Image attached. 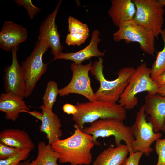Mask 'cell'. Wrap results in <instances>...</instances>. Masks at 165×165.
I'll return each instance as SVG.
<instances>
[{
  "label": "cell",
  "mask_w": 165,
  "mask_h": 165,
  "mask_svg": "<svg viewBox=\"0 0 165 165\" xmlns=\"http://www.w3.org/2000/svg\"><path fill=\"white\" fill-rule=\"evenodd\" d=\"M27 29L11 21H6L0 32V48L7 52L25 41L28 37Z\"/></svg>",
  "instance_id": "cell-13"
},
{
  "label": "cell",
  "mask_w": 165,
  "mask_h": 165,
  "mask_svg": "<svg viewBox=\"0 0 165 165\" xmlns=\"http://www.w3.org/2000/svg\"><path fill=\"white\" fill-rule=\"evenodd\" d=\"M82 130L92 136L95 145H101L97 141L98 138L113 136L116 146L124 141L129 148V154L134 152L132 144L134 138L131 132L130 127L125 125L123 121L114 118L100 119L91 123L89 126L84 127Z\"/></svg>",
  "instance_id": "cell-5"
},
{
  "label": "cell",
  "mask_w": 165,
  "mask_h": 165,
  "mask_svg": "<svg viewBox=\"0 0 165 165\" xmlns=\"http://www.w3.org/2000/svg\"><path fill=\"white\" fill-rule=\"evenodd\" d=\"M31 162L29 160H27L22 162H21L19 165H30Z\"/></svg>",
  "instance_id": "cell-35"
},
{
  "label": "cell",
  "mask_w": 165,
  "mask_h": 165,
  "mask_svg": "<svg viewBox=\"0 0 165 165\" xmlns=\"http://www.w3.org/2000/svg\"><path fill=\"white\" fill-rule=\"evenodd\" d=\"M99 31L97 29L94 30L92 33L91 39L89 44L82 49L73 53H64L61 52L54 56L52 61L58 59L70 60L78 64L92 57H100L105 55V51H100L98 45L101 39L99 37Z\"/></svg>",
  "instance_id": "cell-14"
},
{
  "label": "cell",
  "mask_w": 165,
  "mask_h": 165,
  "mask_svg": "<svg viewBox=\"0 0 165 165\" xmlns=\"http://www.w3.org/2000/svg\"><path fill=\"white\" fill-rule=\"evenodd\" d=\"M75 105L77 112L72 116V120L81 130L86 123L106 118L123 121L127 116L126 110L115 102L96 101L78 103Z\"/></svg>",
  "instance_id": "cell-3"
},
{
  "label": "cell",
  "mask_w": 165,
  "mask_h": 165,
  "mask_svg": "<svg viewBox=\"0 0 165 165\" xmlns=\"http://www.w3.org/2000/svg\"><path fill=\"white\" fill-rule=\"evenodd\" d=\"M62 109L64 113L68 115H72V116L76 114L77 112L75 105L68 103L64 105Z\"/></svg>",
  "instance_id": "cell-31"
},
{
  "label": "cell",
  "mask_w": 165,
  "mask_h": 165,
  "mask_svg": "<svg viewBox=\"0 0 165 165\" xmlns=\"http://www.w3.org/2000/svg\"><path fill=\"white\" fill-rule=\"evenodd\" d=\"M129 153L126 145L111 146L101 152L93 162V165H122Z\"/></svg>",
  "instance_id": "cell-20"
},
{
  "label": "cell",
  "mask_w": 165,
  "mask_h": 165,
  "mask_svg": "<svg viewBox=\"0 0 165 165\" xmlns=\"http://www.w3.org/2000/svg\"><path fill=\"white\" fill-rule=\"evenodd\" d=\"M43 116L39 127L41 132L45 133L48 140V144L51 145L60 139L63 135L61 128V124L58 116L42 105L39 107Z\"/></svg>",
  "instance_id": "cell-16"
},
{
  "label": "cell",
  "mask_w": 165,
  "mask_h": 165,
  "mask_svg": "<svg viewBox=\"0 0 165 165\" xmlns=\"http://www.w3.org/2000/svg\"><path fill=\"white\" fill-rule=\"evenodd\" d=\"M103 59L99 57L98 61L94 62L90 71L100 83L98 89L94 93L95 99L97 101L116 103L128 85L135 68L133 67L123 68L118 71L117 79L108 80L103 74Z\"/></svg>",
  "instance_id": "cell-2"
},
{
  "label": "cell",
  "mask_w": 165,
  "mask_h": 165,
  "mask_svg": "<svg viewBox=\"0 0 165 165\" xmlns=\"http://www.w3.org/2000/svg\"><path fill=\"white\" fill-rule=\"evenodd\" d=\"M89 35V33H69L66 36L65 43L68 46H79L85 42Z\"/></svg>",
  "instance_id": "cell-26"
},
{
  "label": "cell",
  "mask_w": 165,
  "mask_h": 165,
  "mask_svg": "<svg viewBox=\"0 0 165 165\" xmlns=\"http://www.w3.org/2000/svg\"><path fill=\"white\" fill-rule=\"evenodd\" d=\"M0 143L20 149L33 150L35 145L28 134L19 129H8L0 133Z\"/></svg>",
  "instance_id": "cell-19"
},
{
  "label": "cell",
  "mask_w": 165,
  "mask_h": 165,
  "mask_svg": "<svg viewBox=\"0 0 165 165\" xmlns=\"http://www.w3.org/2000/svg\"><path fill=\"white\" fill-rule=\"evenodd\" d=\"M164 43L163 49L157 52L156 60L151 68L150 76L154 80L157 76L165 71V28L161 34Z\"/></svg>",
  "instance_id": "cell-22"
},
{
  "label": "cell",
  "mask_w": 165,
  "mask_h": 165,
  "mask_svg": "<svg viewBox=\"0 0 165 165\" xmlns=\"http://www.w3.org/2000/svg\"><path fill=\"white\" fill-rule=\"evenodd\" d=\"M22 112L28 113L41 121L42 120L43 116L42 112L41 113L35 111H30L26 110H24L22 111Z\"/></svg>",
  "instance_id": "cell-33"
},
{
  "label": "cell",
  "mask_w": 165,
  "mask_h": 165,
  "mask_svg": "<svg viewBox=\"0 0 165 165\" xmlns=\"http://www.w3.org/2000/svg\"><path fill=\"white\" fill-rule=\"evenodd\" d=\"M136 9L133 19L137 24L151 30L158 38L164 23V6L158 0H132Z\"/></svg>",
  "instance_id": "cell-6"
},
{
  "label": "cell",
  "mask_w": 165,
  "mask_h": 165,
  "mask_svg": "<svg viewBox=\"0 0 165 165\" xmlns=\"http://www.w3.org/2000/svg\"><path fill=\"white\" fill-rule=\"evenodd\" d=\"M155 150L158 156L155 165H165V139H159L155 141Z\"/></svg>",
  "instance_id": "cell-28"
},
{
  "label": "cell",
  "mask_w": 165,
  "mask_h": 165,
  "mask_svg": "<svg viewBox=\"0 0 165 165\" xmlns=\"http://www.w3.org/2000/svg\"><path fill=\"white\" fill-rule=\"evenodd\" d=\"M58 158V154L52 149L51 145L41 141L38 144L37 157L30 165H59L57 162Z\"/></svg>",
  "instance_id": "cell-21"
},
{
  "label": "cell",
  "mask_w": 165,
  "mask_h": 165,
  "mask_svg": "<svg viewBox=\"0 0 165 165\" xmlns=\"http://www.w3.org/2000/svg\"><path fill=\"white\" fill-rule=\"evenodd\" d=\"M143 154L142 152L138 151L129 154V157L126 159L122 165H139V161Z\"/></svg>",
  "instance_id": "cell-30"
},
{
  "label": "cell",
  "mask_w": 165,
  "mask_h": 165,
  "mask_svg": "<svg viewBox=\"0 0 165 165\" xmlns=\"http://www.w3.org/2000/svg\"><path fill=\"white\" fill-rule=\"evenodd\" d=\"M143 105L137 113L134 123L130 126L131 132L134 138L132 144L134 152L138 151L143 153L146 156H149L153 151L151 147L152 144L157 139L160 138L162 134L156 133L153 126L150 121L146 120Z\"/></svg>",
  "instance_id": "cell-7"
},
{
  "label": "cell",
  "mask_w": 165,
  "mask_h": 165,
  "mask_svg": "<svg viewBox=\"0 0 165 165\" xmlns=\"http://www.w3.org/2000/svg\"><path fill=\"white\" fill-rule=\"evenodd\" d=\"M155 37L150 29L140 25L133 20L123 23L119 30L113 34L116 42L124 40L127 43L136 42L145 53L153 56L156 51Z\"/></svg>",
  "instance_id": "cell-8"
},
{
  "label": "cell",
  "mask_w": 165,
  "mask_h": 165,
  "mask_svg": "<svg viewBox=\"0 0 165 165\" xmlns=\"http://www.w3.org/2000/svg\"><path fill=\"white\" fill-rule=\"evenodd\" d=\"M68 31L69 33H89L87 25L76 18L70 16L68 19Z\"/></svg>",
  "instance_id": "cell-25"
},
{
  "label": "cell",
  "mask_w": 165,
  "mask_h": 165,
  "mask_svg": "<svg viewBox=\"0 0 165 165\" xmlns=\"http://www.w3.org/2000/svg\"><path fill=\"white\" fill-rule=\"evenodd\" d=\"M21 149L0 143V160L7 159L16 154Z\"/></svg>",
  "instance_id": "cell-29"
},
{
  "label": "cell",
  "mask_w": 165,
  "mask_h": 165,
  "mask_svg": "<svg viewBox=\"0 0 165 165\" xmlns=\"http://www.w3.org/2000/svg\"><path fill=\"white\" fill-rule=\"evenodd\" d=\"M74 134L51 145L58 154L59 161L70 165H89L92 160L91 150L95 145L92 136L84 133L75 124Z\"/></svg>",
  "instance_id": "cell-1"
},
{
  "label": "cell",
  "mask_w": 165,
  "mask_h": 165,
  "mask_svg": "<svg viewBox=\"0 0 165 165\" xmlns=\"http://www.w3.org/2000/svg\"><path fill=\"white\" fill-rule=\"evenodd\" d=\"M24 110L30 111L23 99L12 94L2 92L0 95V110L8 120L16 121Z\"/></svg>",
  "instance_id": "cell-18"
},
{
  "label": "cell",
  "mask_w": 165,
  "mask_h": 165,
  "mask_svg": "<svg viewBox=\"0 0 165 165\" xmlns=\"http://www.w3.org/2000/svg\"><path fill=\"white\" fill-rule=\"evenodd\" d=\"M18 49V47L12 49L11 64L4 68V86L6 93L12 94L23 99L25 97V80L21 65L17 60Z\"/></svg>",
  "instance_id": "cell-11"
},
{
  "label": "cell",
  "mask_w": 165,
  "mask_h": 165,
  "mask_svg": "<svg viewBox=\"0 0 165 165\" xmlns=\"http://www.w3.org/2000/svg\"><path fill=\"white\" fill-rule=\"evenodd\" d=\"M31 150L30 148L23 149L7 159L0 160V165H19L21 161L26 160L28 157Z\"/></svg>",
  "instance_id": "cell-24"
},
{
  "label": "cell",
  "mask_w": 165,
  "mask_h": 165,
  "mask_svg": "<svg viewBox=\"0 0 165 165\" xmlns=\"http://www.w3.org/2000/svg\"><path fill=\"white\" fill-rule=\"evenodd\" d=\"M62 2L61 0L58 2L53 11L49 14L41 23L38 36V40L51 48V53L54 57L62 52L63 49L55 23L56 16Z\"/></svg>",
  "instance_id": "cell-12"
},
{
  "label": "cell",
  "mask_w": 165,
  "mask_h": 165,
  "mask_svg": "<svg viewBox=\"0 0 165 165\" xmlns=\"http://www.w3.org/2000/svg\"><path fill=\"white\" fill-rule=\"evenodd\" d=\"M160 3L163 6L165 5V0H158Z\"/></svg>",
  "instance_id": "cell-36"
},
{
  "label": "cell",
  "mask_w": 165,
  "mask_h": 165,
  "mask_svg": "<svg viewBox=\"0 0 165 165\" xmlns=\"http://www.w3.org/2000/svg\"><path fill=\"white\" fill-rule=\"evenodd\" d=\"M59 91L55 82L53 80L49 81L42 97L43 105L52 111L53 105L56 102L57 95L59 94Z\"/></svg>",
  "instance_id": "cell-23"
},
{
  "label": "cell",
  "mask_w": 165,
  "mask_h": 165,
  "mask_svg": "<svg viewBox=\"0 0 165 165\" xmlns=\"http://www.w3.org/2000/svg\"><path fill=\"white\" fill-rule=\"evenodd\" d=\"M48 48L38 40L31 54L22 62L25 80V97L31 94L37 82L47 71L48 64L43 62V56Z\"/></svg>",
  "instance_id": "cell-9"
},
{
  "label": "cell",
  "mask_w": 165,
  "mask_h": 165,
  "mask_svg": "<svg viewBox=\"0 0 165 165\" xmlns=\"http://www.w3.org/2000/svg\"><path fill=\"white\" fill-rule=\"evenodd\" d=\"M161 131L163 132H165V121L163 124Z\"/></svg>",
  "instance_id": "cell-37"
},
{
  "label": "cell",
  "mask_w": 165,
  "mask_h": 165,
  "mask_svg": "<svg viewBox=\"0 0 165 165\" xmlns=\"http://www.w3.org/2000/svg\"><path fill=\"white\" fill-rule=\"evenodd\" d=\"M108 14L114 24L119 28L123 22L132 20L136 7L131 0H112Z\"/></svg>",
  "instance_id": "cell-17"
},
{
  "label": "cell",
  "mask_w": 165,
  "mask_h": 165,
  "mask_svg": "<svg viewBox=\"0 0 165 165\" xmlns=\"http://www.w3.org/2000/svg\"><path fill=\"white\" fill-rule=\"evenodd\" d=\"M92 66L91 61L85 65L72 63L71 64L72 72V79L67 86L60 89V96H64L72 93L77 94L83 96L90 101H96L94 93L91 86L88 74Z\"/></svg>",
  "instance_id": "cell-10"
},
{
  "label": "cell",
  "mask_w": 165,
  "mask_h": 165,
  "mask_svg": "<svg viewBox=\"0 0 165 165\" xmlns=\"http://www.w3.org/2000/svg\"><path fill=\"white\" fill-rule=\"evenodd\" d=\"M156 94L165 97V85L159 86Z\"/></svg>",
  "instance_id": "cell-34"
},
{
  "label": "cell",
  "mask_w": 165,
  "mask_h": 165,
  "mask_svg": "<svg viewBox=\"0 0 165 165\" xmlns=\"http://www.w3.org/2000/svg\"><path fill=\"white\" fill-rule=\"evenodd\" d=\"M14 2L19 7L23 6L28 12L30 19H33L40 12V9L34 6L31 0H15Z\"/></svg>",
  "instance_id": "cell-27"
},
{
  "label": "cell",
  "mask_w": 165,
  "mask_h": 165,
  "mask_svg": "<svg viewBox=\"0 0 165 165\" xmlns=\"http://www.w3.org/2000/svg\"><path fill=\"white\" fill-rule=\"evenodd\" d=\"M144 109L150 116V121L155 133L161 131L165 121V97L156 94L147 95L145 97Z\"/></svg>",
  "instance_id": "cell-15"
},
{
  "label": "cell",
  "mask_w": 165,
  "mask_h": 165,
  "mask_svg": "<svg viewBox=\"0 0 165 165\" xmlns=\"http://www.w3.org/2000/svg\"><path fill=\"white\" fill-rule=\"evenodd\" d=\"M153 80L159 86L165 85V71L159 75Z\"/></svg>",
  "instance_id": "cell-32"
},
{
  "label": "cell",
  "mask_w": 165,
  "mask_h": 165,
  "mask_svg": "<svg viewBox=\"0 0 165 165\" xmlns=\"http://www.w3.org/2000/svg\"><path fill=\"white\" fill-rule=\"evenodd\" d=\"M151 68L144 62L136 68L131 75L129 84L120 97L119 104L126 110L133 109L138 104L137 95L146 91L148 94L156 93L159 86L151 78Z\"/></svg>",
  "instance_id": "cell-4"
}]
</instances>
